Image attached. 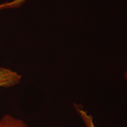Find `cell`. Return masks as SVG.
<instances>
[{
	"instance_id": "obj_3",
	"label": "cell",
	"mask_w": 127,
	"mask_h": 127,
	"mask_svg": "<svg viewBox=\"0 0 127 127\" xmlns=\"http://www.w3.org/2000/svg\"><path fill=\"white\" fill-rule=\"evenodd\" d=\"M76 111H77V113L79 114L80 117L81 118L82 120L83 121V123L85 124L86 127H96L94 123L93 118L91 115H90L87 113L86 111L81 108V106H79L78 105L75 104Z\"/></svg>"
},
{
	"instance_id": "obj_2",
	"label": "cell",
	"mask_w": 127,
	"mask_h": 127,
	"mask_svg": "<svg viewBox=\"0 0 127 127\" xmlns=\"http://www.w3.org/2000/svg\"><path fill=\"white\" fill-rule=\"evenodd\" d=\"M0 127H29L23 120L7 114L0 120Z\"/></svg>"
},
{
	"instance_id": "obj_5",
	"label": "cell",
	"mask_w": 127,
	"mask_h": 127,
	"mask_svg": "<svg viewBox=\"0 0 127 127\" xmlns=\"http://www.w3.org/2000/svg\"><path fill=\"white\" fill-rule=\"evenodd\" d=\"M125 78L127 79V71H126V72L125 73Z\"/></svg>"
},
{
	"instance_id": "obj_1",
	"label": "cell",
	"mask_w": 127,
	"mask_h": 127,
	"mask_svg": "<svg viewBox=\"0 0 127 127\" xmlns=\"http://www.w3.org/2000/svg\"><path fill=\"white\" fill-rule=\"evenodd\" d=\"M21 75L15 71L0 67V87L9 88L20 83Z\"/></svg>"
},
{
	"instance_id": "obj_4",
	"label": "cell",
	"mask_w": 127,
	"mask_h": 127,
	"mask_svg": "<svg viewBox=\"0 0 127 127\" xmlns=\"http://www.w3.org/2000/svg\"><path fill=\"white\" fill-rule=\"evenodd\" d=\"M27 0H15L11 2H7L5 4L0 5V9L4 8H9L18 7L21 5L23 4Z\"/></svg>"
}]
</instances>
